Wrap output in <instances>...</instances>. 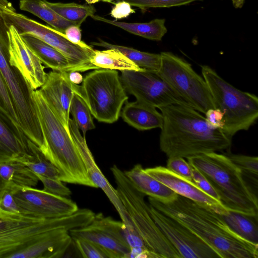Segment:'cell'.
Here are the masks:
<instances>
[{
    "label": "cell",
    "instance_id": "5",
    "mask_svg": "<svg viewBox=\"0 0 258 258\" xmlns=\"http://www.w3.org/2000/svg\"><path fill=\"white\" fill-rule=\"evenodd\" d=\"M84 219L80 211L69 215L42 218L8 211L0 206V258H17L26 248L55 230L81 227Z\"/></svg>",
    "mask_w": 258,
    "mask_h": 258
},
{
    "label": "cell",
    "instance_id": "43",
    "mask_svg": "<svg viewBox=\"0 0 258 258\" xmlns=\"http://www.w3.org/2000/svg\"><path fill=\"white\" fill-rule=\"evenodd\" d=\"M64 34L66 37L71 42L83 47L92 48L81 40V30L80 27L75 25H71L65 30Z\"/></svg>",
    "mask_w": 258,
    "mask_h": 258
},
{
    "label": "cell",
    "instance_id": "9",
    "mask_svg": "<svg viewBox=\"0 0 258 258\" xmlns=\"http://www.w3.org/2000/svg\"><path fill=\"white\" fill-rule=\"evenodd\" d=\"M0 11L9 27L14 26L20 34L29 33L52 46L69 60L73 72L98 69L90 62L94 49L70 41L64 33L18 13L8 0H0Z\"/></svg>",
    "mask_w": 258,
    "mask_h": 258
},
{
    "label": "cell",
    "instance_id": "41",
    "mask_svg": "<svg viewBox=\"0 0 258 258\" xmlns=\"http://www.w3.org/2000/svg\"><path fill=\"white\" fill-rule=\"evenodd\" d=\"M134 13L135 10L132 8L131 5L126 2L122 1L115 3L110 15L116 19H120L126 18Z\"/></svg>",
    "mask_w": 258,
    "mask_h": 258
},
{
    "label": "cell",
    "instance_id": "42",
    "mask_svg": "<svg viewBox=\"0 0 258 258\" xmlns=\"http://www.w3.org/2000/svg\"><path fill=\"white\" fill-rule=\"evenodd\" d=\"M13 192L12 190H8L5 192L2 199L0 206L10 212L24 213L14 198Z\"/></svg>",
    "mask_w": 258,
    "mask_h": 258
},
{
    "label": "cell",
    "instance_id": "12",
    "mask_svg": "<svg viewBox=\"0 0 258 258\" xmlns=\"http://www.w3.org/2000/svg\"><path fill=\"white\" fill-rule=\"evenodd\" d=\"M123 223L102 213L95 214L88 225L69 231L72 238L90 241L100 248L107 258H127L130 247L124 237Z\"/></svg>",
    "mask_w": 258,
    "mask_h": 258
},
{
    "label": "cell",
    "instance_id": "15",
    "mask_svg": "<svg viewBox=\"0 0 258 258\" xmlns=\"http://www.w3.org/2000/svg\"><path fill=\"white\" fill-rule=\"evenodd\" d=\"M8 36L10 64L20 72L33 90H37L46 80L45 67L13 25L9 27Z\"/></svg>",
    "mask_w": 258,
    "mask_h": 258
},
{
    "label": "cell",
    "instance_id": "21",
    "mask_svg": "<svg viewBox=\"0 0 258 258\" xmlns=\"http://www.w3.org/2000/svg\"><path fill=\"white\" fill-rule=\"evenodd\" d=\"M123 172L136 188L145 196L168 202L174 199L178 195L147 174L140 164H136L130 170Z\"/></svg>",
    "mask_w": 258,
    "mask_h": 258
},
{
    "label": "cell",
    "instance_id": "49",
    "mask_svg": "<svg viewBox=\"0 0 258 258\" xmlns=\"http://www.w3.org/2000/svg\"><path fill=\"white\" fill-rule=\"evenodd\" d=\"M100 1L104 2H107L109 3L114 4V1H118V0H100Z\"/></svg>",
    "mask_w": 258,
    "mask_h": 258
},
{
    "label": "cell",
    "instance_id": "24",
    "mask_svg": "<svg viewBox=\"0 0 258 258\" xmlns=\"http://www.w3.org/2000/svg\"><path fill=\"white\" fill-rule=\"evenodd\" d=\"M91 17L96 21L118 27L130 33L151 40L161 41L167 32L164 19H155L146 23H127L111 20L95 14Z\"/></svg>",
    "mask_w": 258,
    "mask_h": 258
},
{
    "label": "cell",
    "instance_id": "14",
    "mask_svg": "<svg viewBox=\"0 0 258 258\" xmlns=\"http://www.w3.org/2000/svg\"><path fill=\"white\" fill-rule=\"evenodd\" d=\"M13 197L24 214L40 217H59L71 215L79 210L76 203L71 199L35 187L18 189L13 192Z\"/></svg>",
    "mask_w": 258,
    "mask_h": 258
},
{
    "label": "cell",
    "instance_id": "16",
    "mask_svg": "<svg viewBox=\"0 0 258 258\" xmlns=\"http://www.w3.org/2000/svg\"><path fill=\"white\" fill-rule=\"evenodd\" d=\"M69 130L82 157L88 175L97 188L101 189L117 212L122 222L126 226H134L123 204L118 198L116 189L109 183L96 164L88 147L86 138L81 134L74 120L70 119Z\"/></svg>",
    "mask_w": 258,
    "mask_h": 258
},
{
    "label": "cell",
    "instance_id": "22",
    "mask_svg": "<svg viewBox=\"0 0 258 258\" xmlns=\"http://www.w3.org/2000/svg\"><path fill=\"white\" fill-rule=\"evenodd\" d=\"M31 50L46 67L53 71L73 72L69 59L58 50L29 33L20 34Z\"/></svg>",
    "mask_w": 258,
    "mask_h": 258
},
{
    "label": "cell",
    "instance_id": "26",
    "mask_svg": "<svg viewBox=\"0 0 258 258\" xmlns=\"http://www.w3.org/2000/svg\"><path fill=\"white\" fill-rule=\"evenodd\" d=\"M20 9L28 12L42 19L52 28L64 33L70 26L74 25L63 19L49 8L45 0H20Z\"/></svg>",
    "mask_w": 258,
    "mask_h": 258
},
{
    "label": "cell",
    "instance_id": "31",
    "mask_svg": "<svg viewBox=\"0 0 258 258\" xmlns=\"http://www.w3.org/2000/svg\"><path fill=\"white\" fill-rule=\"evenodd\" d=\"M28 145L32 157L21 162L36 174L61 180L62 175L59 170L44 156L39 147L29 139Z\"/></svg>",
    "mask_w": 258,
    "mask_h": 258
},
{
    "label": "cell",
    "instance_id": "46",
    "mask_svg": "<svg viewBox=\"0 0 258 258\" xmlns=\"http://www.w3.org/2000/svg\"><path fill=\"white\" fill-rule=\"evenodd\" d=\"M8 190H11L7 183L0 176V203L2 199Z\"/></svg>",
    "mask_w": 258,
    "mask_h": 258
},
{
    "label": "cell",
    "instance_id": "6",
    "mask_svg": "<svg viewBox=\"0 0 258 258\" xmlns=\"http://www.w3.org/2000/svg\"><path fill=\"white\" fill-rule=\"evenodd\" d=\"M110 170L116 185L117 196L148 249L157 258H181L152 218L149 203L145 199L146 196L136 188L117 165H113Z\"/></svg>",
    "mask_w": 258,
    "mask_h": 258
},
{
    "label": "cell",
    "instance_id": "1",
    "mask_svg": "<svg viewBox=\"0 0 258 258\" xmlns=\"http://www.w3.org/2000/svg\"><path fill=\"white\" fill-rule=\"evenodd\" d=\"M148 203L188 228L221 258H257L258 244L235 233L221 215L209 207L177 195L168 202L148 197Z\"/></svg>",
    "mask_w": 258,
    "mask_h": 258
},
{
    "label": "cell",
    "instance_id": "35",
    "mask_svg": "<svg viewBox=\"0 0 258 258\" xmlns=\"http://www.w3.org/2000/svg\"><path fill=\"white\" fill-rule=\"evenodd\" d=\"M166 167L172 172L192 182V168L184 158H168Z\"/></svg>",
    "mask_w": 258,
    "mask_h": 258
},
{
    "label": "cell",
    "instance_id": "38",
    "mask_svg": "<svg viewBox=\"0 0 258 258\" xmlns=\"http://www.w3.org/2000/svg\"><path fill=\"white\" fill-rule=\"evenodd\" d=\"M192 182H194L203 191L213 198L220 201L219 196L218 193L207 179L198 170L192 167Z\"/></svg>",
    "mask_w": 258,
    "mask_h": 258
},
{
    "label": "cell",
    "instance_id": "37",
    "mask_svg": "<svg viewBox=\"0 0 258 258\" xmlns=\"http://www.w3.org/2000/svg\"><path fill=\"white\" fill-rule=\"evenodd\" d=\"M73 240L82 257L84 258H107L106 254L92 242L80 238H74Z\"/></svg>",
    "mask_w": 258,
    "mask_h": 258
},
{
    "label": "cell",
    "instance_id": "48",
    "mask_svg": "<svg viewBox=\"0 0 258 258\" xmlns=\"http://www.w3.org/2000/svg\"><path fill=\"white\" fill-rule=\"evenodd\" d=\"M88 4H94L100 2V0H85Z\"/></svg>",
    "mask_w": 258,
    "mask_h": 258
},
{
    "label": "cell",
    "instance_id": "17",
    "mask_svg": "<svg viewBox=\"0 0 258 258\" xmlns=\"http://www.w3.org/2000/svg\"><path fill=\"white\" fill-rule=\"evenodd\" d=\"M68 72L51 71L39 91L49 107L70 132V105L75 87Z\"/></svg>",
    "mask_w": 258,
    "mask_h": 258
},
{
    "label": "cell",
    "instance_id": "28",
    "mask_svg": "<svg viewBox=\"0 0 258 258\" xmlns=\"http://www.w3.org/2000/svg\"><path fill=\"white\" fill-rule=\"evenodd\" d=\"M227 225L235 233L253 243L258 244L257 218L227 211L221 214Z\"/></svg>",
    "mask_w": 258,
    "mask_h": 258
},
{
    "label": "cell",
    "instance_id": "32",
    "mask_svg": "<svg viewBox=\"0 0 258 258\" xmlns=\"http://www.w3.org/2000/svg\"><path fill=\"white\" fill-rule=\"evenodd\" d=\"M225 155L240 170L245 180L247 179L246 181L248 180V182H250L254 189V187L257 189V157L234 154L231 153H227Z\"/></svg>",
    "mask_w": 258,
    "mask_h": 258
},
{
    "label": "cell",
    "instance_id": "34",
    "mask_svg": "<svg viewBox=\"0 0 258 258\" xmlns=\"http://www.w3.org/2000/svg\"><path fill=\"white\" fill-rule=\"evenodd\" d=\"M128 3L134 6L145 11L150 8H170L188 5L196 1L204 0H118Z\"/></svg>",
    "mask_w": 258,
    "mask_h": 258
},
{
    "label": "cell",
    "instance_id": "11",
    "mask_svg": "<svg viewBox=\"0 0 258 258\" xmlns=\"http://www.w3.org/2000/svg\"><path fill=\"white\" fill-rule=\"evenodd\" d=\"M120 79L126 92L139 101L158 108L171 104L190 106L157 72L123 70Z\"/></svg>",
    "mask_w": 258,
    "mask_h": 258
},
{
    "label": "cell",
    "instance_id": "10",
    "mask_svg": "<svg viewBox=\"0 0 258 258\" xmlns=\"http://www.w3.org/2000/svg\"><path fill=\"white\" fill-rule=\"evenodd\" d=\"M160 54L158 74L191 107L204 114L208 109L215 108L206 81L189 63L170 52L164 51Z\"/></svg>",
    "mask_w": 258,
    "mask_h": 258
},
{
    "label": "cell",
    "instance_id": "45",
    "mask_svg": "<svg viewBox=\"0 0 258 258\" xmlns=\"http://www.w3.org/2000/svg\"><path fill=\"white\" fill-rule=\"evenodd\" d=\"M68 77L70 81L76 85L82 83L83 81L82 75L77 71L68 72Z\"/></svg>",
    "mask_w": 258,
    "mask_h": 258
},
{
    "label": "cell",
    "instance_id": "33",
    "mask_svg": "<svg viewBox=\"0 0 258 258\" xmlns=\"http://www.w3.org/2000/svg\"><path fill=\"white\" fill-rule=\"evenodd\" d=\"M0 113L14 125L17 129L23 131L20 124L12 98L1 71Z\"/></svg>",
    "mask_w": 258,
    "mask_h": 258
},
{
    "label": "cell",
    "instance_id": "3",
    "mask_svg": "<svg viewBox=\"0 0 258 258\" xmlns=\"http://www.w3.org/2000/svg\"><path fill=\"white\" fill-rule=\"evenodd\" d=\"M32 95L43 137V145L40 150L59 170L61 180L97 188L88 175L70 132L49 107L39 90H33Z\"/></svg>",
    "mask_w": 258,
    "mask_h": 258
},
{
    "label": "cell",
    "instance_id": "18",
    "mask_svg": "<svg viewBox=\"0 0 258 258\" xmlns=\"http://www.w3.org/2000/svg\"><path fill=\"white\" fill-rule=\"evenodd\" d=\"M144 170L180 196L209 207L220 214L228 211L220 201L203 191L194 182L172 172L166 167L159 166Z\"/></svg>",
    "mask_w": 258,
    "mask_h": 258
},
{
    "label": "cell",
    "instance_id": "27",
    "mask_svg": "<svg viewBox=\"0 0 258 258\" xmlns=\"http://www.w3.org/2000/svg\"><path fill=\"white\" fill-rule=\"evenodd\" d=\"M90 62L98 69H105L120 71L143 70L121 52L112 48L101 51L94 50Z\"/></svg>",
    "mask_w": 258,
    "mask_h": 258
},
{
    "label": "cell",
    "instance_id": "44",
    "mask_svg": "<svg viewBox=\"0 0 258 258\" xmlns=\"http://www.w3.org/2000/svg\"><path fill=\"white\" fill-rule=\"evenodd\" d=\"M9 27L0 11V49L9 50L8 30Z\"/></svg>",
    "mask_w": 258,
    "mask_h": 258
},
{
    "label": "cell",
    "instance_id": "23",
    "mask_svg": "<svg viewBox=\"0 0 258 258\" xmlns=\"http://www.w3.org/2000/svg\"><path fill=\"white\" fill-rule=\"evenodd\" d=\"M0 176L14 192L24 187H35L39 181L35 173L17 160L1 162Z\"/></svg>",
    "mask_w": 258,
    "mask_h": 258
},
{
    "label": "cell",
    "instance_id": "39",
    "mask_svg": "<svg viewBox=\"0 0 258 258\" xmlns=\"http://www.w3.org/2000/svg\"><path fill=\"white\" fill-rule=\"evenodd\" d=\"M205 114L206 122L210 128L222 129L224 125V113L220 109L210 108Z\"/></svg>",
    "mask_w": 258,
    "mask_h": 258
},
{
    "label": "cell",
    "instance_id": "4",
    "mask_svg": "<svg viewBox=\"0 0 258 258\" xmlns=\"http://www.w3.org/2000/svg\"><path fill=\"white\" fill-rule=\"evenodd\" d=\"M186 159L207 179L227 210L257 218V193L225 154L211 152Z\"/></svg>",
    "mask_w": 258,
    "mask_h": 258
},
{
    "label": "cell",
    "instance_id": "30",
    "mask_svg": "<svg viewBox=\"0 0 258 258\" xmlns=\"http://www.w3.org/2000/svg\"><path fill=\"white\" fill-rule=\"evenodd\" d=\"M79 129L85 137L87 131L95 128L92 114L80 91L79 86L75 85L70 105V114Z\"/></svg>",
    "mask_w": 258,
    "mask_h": 258
},
{
    "label": "cell",
    "instance_id": "13",
    "mask_svg": "<svg viewBox=\"0 0 258 258\" xmlns=\"http://www.w3.org/2000/svg\"><path fill=\"white\" fill-rule=\"evenodd\" d=\"M149 205L150 213L155 223L181 258L220 257L215 250L186 227Z\"/></svg>",
    "mask_w": 258,
    "mask_h": 258
},
{
    "label": "cell",
    "instance_id": "40",
    "mask_svg": "<svg viewBox=\"0 0 258 258\" xmlns=\"http://www.w3.org/2000/svg\"><path fill=\"white\" fill-rule=\"evenodd\" d=\"M122 230L124 237L130 249L133 248L148 249L143 239L133 226L126 227L123 223Z\"/></svg>",
    "mask_w": 258,
    "mask_h": 258
},
{
    "label": "cell",
    "instance_id": "47",
    "mask_svg": "<svg viewBox=\"0 0 258 258\" xmlns=\"http://www.w3.org/2000/svg\"><path fill=\"white\" fill-rule=\"evenodd\" d=\"M232 4L235 8H241L244 4L245 0H231Z\"/></svg>",
    "mask_w": 258,
    "mask_h": 258
},
{
    "label": "cell",
    "instance_id": "29",
    "mask_svg": "<svg viewBox=\"0 0 258 258\" xmlns=\"http://www.w3.org/2000/svg\"><path fill=\"white\" fill-rule=\"evenodd\" d=\"M46 5L58 15L74 25L80 27L88 17L95 14L96 10L91 5L75 3H51L45 0Z\"/></svg>",
    "mask_w": 258,
    "mask_h": 258
},
{
    "label": "cell",
    "instance_id": "25",
    "mask_svg": "<svg viewBox=\"0 0 258 258\" xmlns=\"http://www.w3.org/2000/svg\"><path fill=\"white\" fill-rule=\"evenodd\" d=\"M91 44L107 49H117L142 69L154 72H158L160 69V53L143 52L131 47L111 44L100 38L97 42H91Z\"/></svg>",
    "mask_w": 258,
    "mask_h": 258
},
{
    "label": "cell",
    "instance_id": "8",
    "mask_svg": "<svg viewBox=\"0 0 258 258\" xmlns=\"http://www.w3.org/2000/svg\"><path fill=\"white\" fill-rule=\"evenodd\" d=\"M79 89L92 115L100 122L116 121L128 99L116 70H95L83 78Z\"/></svg>",
    "mask_w": 258,
    "mask_h": 258
},
{
    "label": "cell",
    "instance_id": "20",
    "mask_svg": "<svg viewBox=\"0 0 258 258\" xmlns=\"http://www.w3.org/2000/svg\"><path fill=\"white\" fill-rule=\"evenodd\" d=\"M156 108L138 100L127 102L120 115L125 122L140 131L161 128L163 116Z\"/></svg>",
    "mask_w": 258,
    "mask_h": 258
},
{
    "label": "cell",
    "instance_id": "7",
    "mask_svg": "<svg viewBox=\"0 0 258 258\" xmlns=\"http://www.w3.org/2000/svg\"><path fill=\"white\" fill-rule=\"evenodd\" d=\"M201 72L215 108L224 113V125L222 132L232 139L237 132L248 130L257 119V96L236 88L207 65L201 66Z\"/></svg>",
    "mask_w": 258,
    "mask_h": 258
},
{
    "label": "cell",
    "instance_id": "2",
    "mask_svg": "<svg viewBox=\"0 0 258 258\" xmlns=\"http://www.w3.org/2000/svg\"><path fill=\"white\" fill-rule=\"evenodd\" d=\"M163 116L159 137L161 151L168 157L191 156L229 149L232 139L212 129L193 108L171 104L158 108Z\"/></svg>",
    "mask_w": 258,
    "mask_h": 258
},
{
    "label": "cell",
    "instance_id": "36",
    "mask_svg": "<svg viewBox=\"0 0 258 258\" xmlns=\"http://www.w3.org/2000/svg\"><path fill=\"white\" fill-rule=\"evenodd\" d=\"M36 175L43 185V190L60 197H67L72 195L70 189L64 185L60 180Z\"/></svg>",
    "mask_w": 258,
    "mask_h": 258
},
{
    "label": "cell",
    "instance_id": "19",
    "mask_svg": "<svg viewBox=\"0 0 258 258\" xmlns=\"http://www.w3.org/2000/svg\"><path fill=\"white\" fill-rule=\"evenodd\" d=\"M28 139L0 113V162L25 161L32 157Z\"/></svg>",
    "mask_w": 258,
    "mask_h": 258
}]
</instances>
